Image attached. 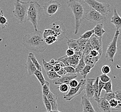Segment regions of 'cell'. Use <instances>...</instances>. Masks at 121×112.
<instances>
[{"label":"cell","instance_id":"cell-1","mask_svg":"<svg viewBox=\"0 0 121 112\" xmlns=\"http://www.w3.org/2000/svg\"><path fill=\"white\" fill-rule=\"evenodd\" d=\"M22 44L27 49L37 53L44 52L48 47L43 33L39 30L26 35L23 38Z\"/></svg>","mask_w":121,"mask_h":112},{"label":"cell","instance_id":"cell-2","mask_svg":"<svg viewBox=\"0 0 121 112\" xmlns=\"http://www.w3.org/2000/svg\"><path fill=\"white\" fill-rule=\"evenodd\" d=\"M67 4L73 14L75 23L74 34L76 35L78 33L82 21L84 18V8L82 3L78 0H69Z\"/></svg>","mask_w":121,"mask_h":112},{"label":"cell","instance_id":"cell-3","mask_svg":"<svg viewBox=\"0 0 121 112\" xmlns=\"http://www.w3.org/2000/svg\"><path fill=\"white\" fill-rule=\"evenodd\" d=\"M42 7L37 1H31L27 12V21L30 22L35 31L38 30V26L40 19L42 16Z\"/></svg>","mask_w":121,"mask_h":112},{"label":"cell","instance_id":"cell-4","mask_svg":"<svg viewBox=\"0 0 121 112\" xmlns=\"http://www.w3.org/2000/svg\"><path fill=\"white\" fill-rule=\"evenodd\" d=\"M31 1H23L16 0L14 3V8L13 13L19 23H24L27 21V12Z\"/></svg>","mask_w":121,"mask_h":112},{"label":"cell","instance_id":"cell-5","mask_svg":"<svg viewBox=\"0 0 121 112\" xmlns=\"http://www.w3.org/2000/svg\"><path fill=\"white\" fill-rule=\"evenodd\" d=\"M95 11H97L104 16L110 13V5L107 3H101L96 0H82Z\"/></svg>","mask_w":121,"mask_h":112},{"label":"cell","instance_id":"cell-6","mask_svg":"<svg viewBox=\"0 0 121 112\" xmlns=\"http://www.w3.org/2000/svg\"><path fill=\"white\" fill-rule=\"evenodd\" d=\"M120 34V31L116 30L113 39L108 45L105 52V58L112 63L114 62V58L117 51V43Z\"/></svg>","mask_w":121,"mask_h":112},{"label":"cell","instance_id":"cell-7","mask_svg":"<svg viewBox=\"0 0 121 112\" xmlns=\"http://www.w3.org/2000/svg\"><path fill=\"white\" fill-rule=\"evenodd\" d=\"M87 21L95 23L103 24L107 21L106 16L103 15L93 9L90 8L85 14L84 18Z\"/></svg>","mask_w":121,"mask_h":112},{"label":"cell","instance_id":"cell-8","mask_svg":"<svg viewBox=\"0 0 121 112\" xmlns=\"http://www.w3.org/2000/svg\"><path fill=\"white\" fill-rule=\"evenodd\" d=\"M86 79H82L79 81L78 85L75 88H71L68 93L64 95L63 98L66 101H70L76 97L79 96L85 89Z\"/></svg>","mask_w":121,"mask_h":112},{"label":"cell","instance_id":"cell-9","mask_svg":"<svg viewBox=\"0 0 121 112\" xmlns=\"http://www.w3.org/2000/svg\"><path fill=\"white\" fill-rule=\"evenodd\" d=\"M48 29H51L55 33L58 41L63 40L66 37V30L65 26L63 23L60 21H56L48 26Z\"/></svg>","mask_w":121,"mask_h":112},{"label":"cell","instance_id":"cell-10","mask_svg":"<svg viewBox=\"0 0 121 112\" xmlns=\"http://www.w3.org/2000/svg\"><path fill=\"white\" fill-rule=\"evenodd\" d=\"M83 56V53L82 52L80 51L75 52L73 56L68 57L66 55H65L59 58L57 60L62 62L66 66H72L76 68L79 63V61Z\"/></svg>","mask_w":121,"mask_h":112},{"label":"cell","instance_id":"cell-11","mask_svg":"<svg viewBox=\"0 0 121 112\" xmlns=\"http://www.w3.org/2000/svg\"><path fill=\"white\" fill-rule=\"evenodd\" d=\"M61 7V4L57 1L51 0L45 3L43 7L46 16L50 17L55 14Z\"/></svg>","mask_w":121,"mask_h":112},{"label":"cell","instance_id":"cell-12","mask_svg":"<svg viewBox=\"0 0 121 112\" xmlns=\"http://www.w3.org/2000/svg\"><path fill=\"white\" fill-rule=\"evenodd\" d=\"M90 41L93 49L97 50L99 54L102 56L103 50L102 38L99 37L95 34H93L90 38Z\"/></svg>","mask_w":121,"mask_h":112},{"label":"cell","instance_id":"cell-13","mask_svg":"<svg viewBox=\"0 0 121 112\" xmlns=\"http://www.w3.org/2000/svg\"><path fill=\"white\" fill-rule=\"evenodd\" d=\"M77 73L69 74L67 73L66 75L60 77L59 78L54 79L53 81V84L55 85H60L63 84L69 85V82L73 79H75L77 77Z\"/></svg>","mask_w":121,"mask_h":112},{"label":"cell","instance_id":"cell-14","mask_svg":"<svg viewBox=\"0 0 121 112\" xmlns=\"http://www.w3.org/2000/svg\"><path fill=\"white\" fill-rule=\"evenodd\" d=\"M95 80V78H87L86 81L84 89L85 96L88 99H91L94 96L93 83Z\"/></svg>","mask_w":121,"mask_h":112},{"label":"cell","instance_id":"cell-15","mask_svg":"<svg viewBox=\"0 0 121 112\" xmlns=\"http://www.w3.org/2000/svg\"><path fill=\"white\" fill-rule=\"evenodd\" d=\"M81 104L83 108V112H96L91 103L85 95L82 97Z\"/></svg>","mask_w":121,"mask_h":112},{"label":"cell","instance_id":"cell-16","mask_svg":"<svg viewBox=\"0 0 121 112\" xmlns=\"http://www.w3.org/2000/svg\"><path fill=\"white\" fill-rule=\"evenodd\" d=\"M97 103L99 109L102 112H111V108L109 102L107 100L103 97L100 98Z\"/></svg>","mask_w":121,"mask_h":112},{"label":"cell","instance_id":"cell-17","mask_svg":"<svg viewBox=\"0 0 121 112\" xmlns=\"http://www.w3.org/2000/svg\"><path fill=\"white\" fill-rule=\"evenodd\" d=\"M110 23L115 26L116 30L121 29V17L119 15L116 8L114 10L113 15L111 19Z\"/></svg>","mask_w":121,"mask_h":112},{"label":"cell","instance_id":"cell-18","mask_svg":"<svg viewBox=\"0 0 121 112\" xmlns=\"http://www.w3.org/2000/svg\"><path fill=\"white\" fill-rule=\"evenodd\" d=\"M47 97L51 104L52 110H58V104L57 102V97L50 92Z\"/></svg>","mask_w":121,"mask_h":112},{"label":"cell","instance_id":"cell-19","mask_svg":"<svg viewBox=\"0 0 121 112\" xmlns=\"http://www.w3.org/2000/svg\"><path fill=\"white\" fill-rule=\"evenodd\" d=\"M102 57L98 56L97 57H93L89 54L84 56V60L86 65L94 66L98 61Z\"/></svg>","mask_w":121,"mask_h":112},{"label":"cell","instance_id":"cell-20","mask_svg":"<svg viewBox=\"0 0 121 112\" xmlns=\"http://www.w3.org/2000/svg\"><path fill=\"white\" fill-rule=\"evenodd\" d=\"M25 67L30 76L34 75V73L37 70V68H36L29 57H27L26 63L25 64Z\"/></svg>","mask_w":121,"mask_h":112},{"label":"cell","instance_id":"cell-21","mask_svg":"<svg viewBox=\"0 0 121 112\" xmlns=\"http://www.w3.org/2000/svg\"><path fill=\"white\" fill-rule=\"evenodd\" d=\"M65 38L67 39L66 43H67V45L68 47V48H70L71 49L73 50L75 52L80 51L76 40L69 39L67 37H66Z\"/></svg>","mask_w":121,"mask_h":112},{"label":"cell","instance_id":"cell-22","mask_svg":"<svg viewBox=\"0 0 121 112\" xmlns=\"http://www.w3.org/2000/svg\"><path fill=\"white\" fill-rule=\"evenodd\" d=\"M93 29L94 31V34L100 38H103V35L105 32V31L104 29L103 24H97Z\"/></svg>","mask_w":121,"mask_h":112},{"label":"cell","instance_id":"cell-23","mask_svg":"<svg viewBox=\"0 0 121 112\" xmlns=\"http://www.w3.org/2000/svg\"><path fill=\"white\" fill-rule=\"evenodd\" d=\"M28 57L30 58L32 62L35 66L36 68H37V70L42 72V66L40 65L38 60H37V58H36L34 54L33 53H29V54L28 55Z\"/></svg>","mask_w":121,"mask_h":112},{"label":"cell","instance_id":"cell-24","mask_svg":"<svg viewBox=\"0 0 121 112\" xmlns=\"http://www.w3.org/2000/svg\"><path fill=\"white\" fill-rule=\"evenodd\" d=\"M8 24V20L4 16L3 10H1L0 11V27L1 29L6 28Z\"/></svg>","mask_w":121,"mask_h":112},{"label":"cell","instance_id":"cell-25","mask_svg":"<svg viewBox=\"0 0 121 112\" xmlns=\"http://www.w3.org/2000/svg\"><path fill=\"white\" fill-rule=\"evenodd\" d=\"M99 77H97L95 79V81L93 83V89H94V98L95 100L97 102L100 99V97H98L99 94Z\"/></svg>","mask_w":121,"mask_h":112},{"label":"cell","instance_id":"cell-26","mask_svg":"<svg viewBox=\"0 0 121 112\" xmlns=\"http://www.w3.org/2000/svg\"><path fill=\"white\" fill-rule=\"evenodd\" d=\"M89 39H77L76 41L78 43L79 45V48L80 49V51L83 53V51L85 49L86 45L87 44V42H88Z\"/></svg>","mask_w":121,"mask_h":112},{"label":"cell","instance_id":"cell-27","mask_svg":"<svg viewBox=\"0 0 121 112\" xmlns=\"http://www.w3.org/2000/svg\"><path fill=\"white\" fill-rule=\"evenodd\" d=\"M34 75L39 81L40 85L43 86L45 83L46 81L45 80L44 76H43L42 72L37 70L34 73Z\"/></svg>","mask_w":121,"mask_h":112},{"label":"cell","instance_id":"cell-28","mask_svg":"<svg viewBox=\"0 0 121 112\" xmlns=\"http://www.w3.org/2000/svg\"><path fill=\"white\" fill-rule=\"evenodd\" d=\"M86 65L85 63L84 60V56H83L79 61L78 65L75 68L76 73H79L84 69Z\"/></svg>","mask_w":121,"mask_h":112},{"label":"cell","instance_id":"cell-29","mask_svg":"<svg viewBox=\"0 0 121 112\" xmlns=\"http://www.w3.org/2000/svg\"><path fill=\"white\" fill-rule=\"evenodd\" d=\"M94 66H91L87 65H86L85 66L84 69L82 70L79 73L81 76H82L84 78V79H86V76H87L88 74L90 73V71L92 70V68H93Z\"/></svg>","mask_w":121,"mask_h":112},{"label":"cell","instance_id":"cell-30","mask_svg":"<svg viewBox=\"0 0 121 112\" xmlns=\"http://www.w3.org/2000/svg\"><path fill=\"white\" fill-rule=\"evenodd\" d=\"M50 83L49 81H46L45 83L43 85L42 93L43 96H47L48 94L50 92Z\"/></svg>","mask_w":121,"mask_h":112},{"label":"cell","instance_id":"cell-31","mask_svg":"<svg viewBox=\"0 0 121 112\" xmlns=\"http://www.w3.org/2000/svg\"><path fill=\"white\" fill-rule=\"evenodd\" d=\"M47 75L48 76V78L50 79L53 80L54 79H55L56 78H59L60 77V76L58 75V74L54 70L52 69L51 70L48 71L47 72Z\"/></svg>","mask_w":121,"mask_h":112},{"label":"cell","instance_id":"cell-32","mask_svg":"<svg viewBox=\"0 0 121 112\" xmlns=\"http://www.w3.org/2000/svg\"><path fill=\"white\" fill-rule=\"evenodd\" d=\"M93 49V47L90 43V39H89L88 42H87V44L86 45V47L85 48L83 52V55L84 56H86L90 54V52Z\"/></svg>","mask_w":121,"mask_h":112},{"label":"cell","instance_id":"cell-33","mask_svg":"<svg viewBox=\"0 0 121 112\" xmlns=\"http://www.w3.org/2000/svg\"><path fill=\"white\" fill-rule=\"evenodd\" d=\"M44 41L47 45H51L58 41V40L55 36H50L44 39Z\"/></svg>","mask_w":121,"mask_h":112},{"label":"cell","instance_id":"cell-34","mask_svg":"<svg viewBox=\"0 0 121 112\" xmlns=\"http://www.w3.org/2000/svg\"><path fill=\"white\" fill-rule=\"evenodd\" d=\"M50 36H55L54 31L52 29H45L43 33V37L44 39Z\"/></svg>","mask_w":121,"mask_h":112},{"label":"cell","instance_id":"cell-35","mask_svg":"<svg viewBox=\"0 0 121 112\" xmlns=\"http://www.w3.org/2000/svg\"><path fill=\"white\" fill-rule=\"evenodd\" d=\"M94 33V31L93 29L87 31L85 32L82 35H80L79 38L83 39H90L91 37L92 36V35H93Z\"/></svg>","mask_w":121,"mask_h":112},{"label":"cell","instance_id":"cell-36","mask_svg":"<svg viewBox=\"0 0 121 112\" xmlns=\"http://www.w3.org/2000/svg\"><path fill=\"white\" fill-rule=\"evenodd\" d=\"M112 84L111 80L108 82L105 83V85L104 86L103 89L105 91L106 93H110L112 92Z\"/></svg>","mask_w":121,"mask_h":112},{"label":"cell","instance_id":"cell-37","mask_svg":"<svg viewBox=\"0 0 121 112\" xmlns=\"http://www.w3.org/2000/svg\"><path fill=\"white\" fill-rule=\"evenodd\" d=\"M43 104L45 105L46 109H47V111L48 112H49L52 110L51 109V106L50 104V103L49 101L48 100L47 96H43Z\"/></svg>","mask_w":121,"mask_h":112},{"label":"cell","instance_id":"cell-38","mask_svg":"<svg viewBox=\"0 0 121 112\" xmlns=\"http://www.w3.org/2000/svg\"><path fill=\"white\" fill-rule=\"evenodd\" d=\"M42 63L44 69L46 72L53 69V66L49 62H47L44 59H42Z\"/></svg>","mask_w":121,"mask_h":112},{"label":"cell","instance_id":"cell-39","mask_svg":"<svg viewBox=\"0 0 121 112\" xmlns=\"http://www.w3.org/2000/svg\"><path fill=\"white\" fill-rule=\"evenodd\" d=\"M103 97L107 100L108 101L112 99H115V92L112 91L110 93H105L104 94Z\"/></svg>","mask_w":121,"mask_h":112},{"label":"cell","instance_id":"cell-40","mask_svg":"<svg viewBox=\"0 0 121 112\" xmlns=\"http://www.w3.org/2000/svg\"><path fill=\"white\" fill-rule=\"evenodd\" d=\"M99 79L100 81H102L104 83H107L111 80L110 78L107 74H103L101 75L99 77Z\"/></svg>","mask_w":121,"mask_h":112},{"label":"cell","instance_id":"cell-41","mask_svg":"<svg viewBox=\"0 0 121 112\" xmlns=\"http://www.w3.org/2000/svg\"><path fill=\"white\" fill-rule=\"evenodd\" d=\"M59 89L60 91L62 93H66V92L68 91L69 89V87L68 85L65 84H63L60 85L59 87L58 88Z\"/></svg>","mask_w":121,"mask_h":112},{"label":"cell","instance_id":"cell-42","mask_svg":"<svg viewBox=\"0 0 121 112\" xmlns=\"http://www.w3.org/2000/svg\"><path fill=\"white\" fill-rule=\"evenodd\" d=\"M63 68L67 73H69V74L76 73L75 68H74L72 66H65Z\"/></svg>","mask_w":121,"mask_h":112},{"label":"cell","instance_id":"cell-43","mask_svg":"<svg viewBox=\"0 0 121 112\" xmlns=\"http://www.w3.org/2000/svg\"><path fill=\"white\" fill-rule=\"evenodd\" d=\"M111 72L110 66L108 65H104L102 68V72L103 74H108Z\"/></svg>","mask_w":121,"mask_h":112},{"label":"cell","instance_id":"cell-44","mask_svg":"<svg viewBox=\"0 0 121 112\" xmlns=\"http://www.w3.org/2000/svg\"><path fill=\"white\" fill-rule=\"evenodd\" d=\"M108 102L112 109L116 108L118 105V100L116 99H112Z\"/></svg>","mask_w":121,"mask_h":112},{"label":"cell","instance_id":"cell-45","mask_svg":"<svg viewBox=\"0 0 121 112\" xmlns=\"http://www.w3.org/2000/svg\"><path fill=\"white\" fill-rule=\"evenodd\" d=\"M105 85V83L103 82L100 80H99V94H98V97H100L101 96V92L103 90V88L104 86Z\"/></svg>","mask_w":121,"mask_h":112},{"label":"cell","instance_id":"cell-46","mask_svg":"<svg viewBox=\"0 0 121 112\" xmlns=\"http://www.w3.org/2000/svg\"><path fill=\"white\" fill-rule=\"evenodd\" d=\"M79 83V81H77L76 79H73L69 82V85L71 87V88H75L78 85Z\"/></svg>","mask_w":121,"mask_h":112},{"label":"cell","instance_id":"cell-47","mask_svg":"<svg viewBox=\"0 0 121 112\" xmlns=\"http://www.w3.org/2000/svg\"><path fill=\"white\" fill-rule=\"evenodd\" d=\"M115 99L118 101H121V90L115 91Z\"/></svg>","mask_w":121,"mask_h":112},{"label":"cell","instance_id":"cell-48","mask_svg":"<svg viewBox=\"0 0 121 112\" xmlns=\"http://www.w3.org/2000/svg\"><path fill=\"white\" fill-rule=\"evenodd\" d=\"M90 54L93 57H97L98 56L102 57V56L99 54V52H98L97 50L94 49L92 50L90 52Z\"/></svg>","mask_w":121,"mask_h":112},{"label":"cell","instance_id":"cell-49","mask_svg":"<svg viewBox=\"0 0 121 112\" xmlns=\"http://www.w3.org/2000/svg\"><path fill=\"white\" fill-rule=\"evenodd\" d=\"M57 73L58 74V75H59L60 77L65 76L66 74H67L63 67L61 68L60 70L57 72Z\"/></svg>","mask_w":121,"mask_h":112},{"label":"cell","instance_id":"cell-50","mask_svg":"<svg viewBox=\"0 0 121 112\" xmlns=\"http://www.w3.org/2000/svg\"><path fill=\"white\" fill-rule=\"evenodd\" d=\"M75 51L71 49L70 48H68L66 51V55L68 57L73 56L75 54Z\"/></svg>","mask_w":121,"mask_h":112},{"label":"cell","instance_id":"cell-51","mask_svg":"<svg viewBox=\"0 0 121 112\" xmlns=\"http://www.w3.org/2000/svg\"><path fill=\"white\" fill-rule=\"evenodd\" d=\"M121 110V101L118 100V105L116 108L112 109V111H120Z\"/></svg>","mask_w":121,"mask_h":112},{"label":"cell","instance_id":"cell-52","mask_svg":"<svg viewBox=\"0 0 121 112\" xmlns=\"http://www.w3.org/2000/svg\"><path fill=\"white\" fill-rule=\"evenodd\" d=\"M61 112L60 111H59V110H51V111H49V112Z\"/></svg>","mask_w":121,"mask_h":112},{"label":"cell","instance_id":"cell-53","mask_svg":"<svg viewBox=\"0 0 121 112\" xmlns=\"http://www.w3.org/2000/svg\"><path fill=\"white\" fill-rule=\"evenodd\" d=\"M120 39H121V38H120Z\"/></svg>","mask_w":121,"mask_h":112},{"label":"cell","instance_id":"cell-54","mask_svg":"<svg viewBox=\"0 0 121 112\" xmlns=\"http://www.w3.org/2000/svg\"></svg>","mask_w":121,"mask_h":112}]
</instances>
